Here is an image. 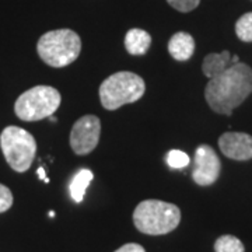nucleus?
Here are the masks:
<instances>
[{"mask_svg":"<svg viewBox=\"0 0 252 252\" xmlns=\"http://www.w3.org/2000/svg\"><path fill=\"white\" fill-rule=\"evenodd\" d=\"M215 252H245V247L237 237L230 234L219 237L215 243Z\"/></svg>","mask_w":252,"mask_h":252,"instance_id":"14","label":"nucleus"},{"mask_svg":"<svg viewBox=\"0 0 252 252\" xmlns=\"http://www.w3.org/2000/svg\"><path fill=\"white\" fill-rule=\"evenodd\" d=\"M152 45V35L140 28H132L126 32L125 48L130 55H144Z\"/></svg>","mask_w":252,"mask_h":252,"instance_id":"12","label":"nucleus"},{"mask_svg":"<svg viewBox=\"0 0 252 252\" xmlns=\"http://www.w3.org/2000/svg\"><path fill=\"white\" fill-rule=\"evenodd\" d=\"M62 95L51 86H35L24 91L14 104V112L24 122H35L54 115L61 107Z\"/></svg>","mask_w":252,"mask_h":252,"instance_id":"5","label":"nucleus"},{"mask_svg":"<svg viewBox=\"0 0 252 252\" xmlns=\"http://www.w3.org/2000/svg\"><path fill=\"white\" fill-rule=\"evenodd\" d=\"M36 52L51 67H64L73 63L81 52V39L73 30L49 31L38 39Z\"/></svg>","mask_w":252,"mask_h":252,"instance_id":"3","label":"nucleus"},{"mask_svg":"<svg viewBox=\"0 0 252 252\" xmlns=\"http://www.w3.org/2000/svg\"><path fill=\"white\" fill-rule=\"evenodd\" d=\"M13 193L6 185H1L0 184V213H4L7 212L10 207L13 206Z\"/></svg>","mask_w":252,"mask_h":252,"instance_id":"18","label":"nucleus"},{"mask_svg":"<svg viewBox=\"0 0 252 252\" xmlns=\"http://www.w3.org/2000/svg\"><path fill=\"white\" fill-rule=\"evenodd\" d=\"M219 147L227 158L247 161L252 158V136L243 132H227L220 136Z\"/></svg>","mask_w":252,"mask_h":252,"instance_id":"9","label":"nucleus"},{"mask_svg":"<svg viewBox=\"0 0 252 252\" xmlns=\"http://www.w3.org/2000/svg\"><path fill=\"white\" fill-rule=\"evenodd\" d=\"M235 34L244 42H252V13H247L235 23Z\"/></svg>","mask_w":252,"mask_h":252,"instance_id":"15","label":"nucleus"},{"mask_svg":"<svg viewBox=\"0 0 252 252\" xmlns=\"http://www.w3.org/2000/svg\"><path fill=\"white\" fill-rule=\"evenodd\" d=\"M167 162L171 168L181 170V168L188 167L190 160H189L188 154L181 152V150H170L167 154Z\"/></svg>","mask_w":252,"mask_h":252,"instance_id":"16","label":"nucleus"},{"mask_svg":"<svg viewBox=\"0 0 252 252\" xmlns=\"http://www.w3.org/2000/svg\"><path fill=\"white\" fill-rule=\"evenodd\" d=\"M94 178V174L91 170L83 168L80 171H77V174L74 175L70 181V195H72L73 200L76 203H81L86 190L90 187L91 181Z\"/></svg>","mask_w":252,"mask_h":252,"instance_id":"13","label":"nucleus"},{"mask_svg":"<svg viewBox=\"0 0 252 252\" xmlns=\"http://www.w3.org/2000/svg\"><path fill=\"white\" fill-rule=\"evenodd\" d=\"M36 174H38V177H39V180H42V181H44V182H46V184L49 182V180L46 178V175H45V168H44V167H39V168H38V171H36Z\"/></svg>","mask_w":252,"mask_h":252,"instance_id":"20","label":"nucleus"},{"mask_svg":"<svg viewBox=\"0 0 252 252\" xmlns=\"http://www.w3.org/2000/svg\"><path fill=\"white\" fill-rule=\"evenodd\" d=\"M221 171V162L217 153L207 144H200L195 152L192 178L200 187L213 185Z\"/></svg>","mask_w":252,"mask_h":252,"instance_id":"8","label":"nucleus"},{"mask_svg":"<svg viewBox=\"0 0 252 252\" xmlns=\"http://www.w3.org/2000/svg\"><path fill=\"white\" fill-rule=\"evenodd\" d=\"M252 93V69L245 63H235L210 79L205 89L209 107L217 114L231 115Z\"/></svg>","mask_w":252,"mask_h":252,"instance_id":"1","label":"nucleus"},{"mask_svg":"<svg viewBox=\"0 0 252 252\" xmlns=\"http://www.w3.org/2000/svg\"><path fill=\"white\" fill-rule=\"evenodd\" d=\"M180 207L157 199L140 202L133 212V224L147 235L168 234L180 225Z\"/></svg>","mask_w":252,"mask_h":252,"instance_id":"2","label":"nucleus"},{"mask_svg":"<svg viewBox=\"0 0 252 252\" xmlns=\"http://www.w3.org/2000/svg\"><path fill=\"white\" fill-rule=\"evenodd\" d=\"M0 147L6 161L16 172H26L36 154L34 136L23 127L7 126L0 135Z\"/></svg>","mask_w":252,"mask_h":252,"instance_id":"6","label":"nucleus"},{"mask_svg":"<svg viewBox=\"0 0 252 252\" xmlns=\"http://www.w3.org/2000/svg\"><path fill=\"white\" fill-rule=\"evenodd\" d=\"M230 66H233V62H231V55L228 51H223L220 54H209L203 59L202 72L210 80L219 76L220 73L227 70Z\"/></svg>","mask_w":252,"mask_h":252,"instance_id":"11","label":"nucleus"},{"mask_svg":"<svg viewBox=\"0 0 252 252\" xmlns=\"http://www.w3.org/2000/svg\"><path fill=\"white\" fill-rule=\"evenodd\" d=\"M115 252H146V250H144L140 244L129 243L125 244V245H122V247H121L119 250H117Z\"/></svg>","mask_w":252,"mask_h":252,"instance_id":"19","label":"nucleus"},{"mask_svg":"<svg viewBox=\"0 0 252 252\" xmlns=\"http://www.w3.org/2000/svg\"><path fill=\"white\" fill-rule=\"evenodd\" d=\"M101 122L95 115H84L76 121L70 130V147L77 156L90 154L99 142Z\"/></svg>","mask_w":252,"mask_h":252,"instance_id":"7","label":"nucleus"},{"mask_svg":"<svg viewBox=\"0 0 252 252\" xmlns=\"http://www.w3.org/2000/svg\"><path fill=\"white\" fill-rule=\"evenodd\" d=\"M146 91L144 80L136 73L118 72L111 74L99 86V101L108 111L136 102Z\"/></svg>","mask_w":252,"mask_h":252,"instance_id":"4","label":"nucleus"},{"mask_svg":"<svg viewBox=\"0 0 252 252\" xmlns=\"http://www.w3.org/2000/svg\"><path fill=\"white\" fill-rule=\"evenodd\" d=\"M168 4L174 7L175 10H178L181 13H188L195 10L199 6L200 0H167Z\"/></svg>","mask_w":252,"mask_h":252,"instance_id":"17","label":"nucleus"},{"mask_svg":"<svg viewBox=\"0 0 252 252\" xmlns=\"http://www.w3.org/2000/svg\"><path fill=\"white\" fill-rule=\"evenodd\" d=\"M168 52L178 62H185L192 58L195 52V39L188 32H177L168 42Z\"/></svg>","mask_w":252,"mask_h":252,"instance_id":"10","label":"nucleus"}]
</instances>
